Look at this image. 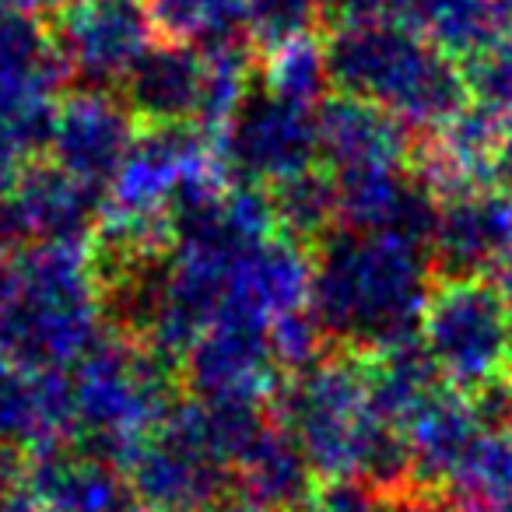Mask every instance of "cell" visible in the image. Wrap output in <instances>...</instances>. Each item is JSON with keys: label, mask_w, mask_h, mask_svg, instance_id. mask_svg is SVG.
Listing matches in <instances>:
<instances>
[{"label": "cell", "mask_w": 512, "mask_h": 512, "mask_svg": "<svg viewBox=\"0 0 512 512\" xmlns=\"http://www.w3.org/2000/svg\"><path fill=\"white\" fill-rule=\"evenodd\" d=\"M155 512H172V509H155Z\"/></svg>", "instance_id": "8d00e7d4"}, {"label": "cell", "mask_w": 512, "mask_h": 512, "mask_svg": "<svg viewBox=\"0 0 512 512\" xmlns=\"http://www.w3.org/2000/svg\"><path fill=\"white\" fill-rule=\"evenodd\" d=\"M418 341L449 390L484 397L505 383L512 362V302L491 278H442L425 302Z\"/></svg>", "instance_id": "8992f818"}, {"label": "cell", "mask_w": 512, "mask_h": 512, "mask_svg": "<svg viewBox=\"0 0 512 512\" xmlns=\"http://www.w3.org/2000/svg\"><path fill=\"white\" fill-rule=\"evenodd\" d=\"M505 393H509V411H512V362H509V372H505Z\"/></svg>", "instance_id": "d590c367"}, {"label": "cell", "mask_w": 512, "mask_h": 512, "mask_svg": "<svg viewBox=\"0 0 512 512\" xmlns=\"http://www.w3.org/2000/svg\"><path fill=\"white\" fill-rule=\"evenodd\" d=\"M491 8H495L502 36H512V0H491Z\"/></svg>", "instance_id": "d6a6232c"}, {"label": "cell", "mask_w": 512, "mask_h": 512, "mask_svg": "<svg viewBox=\"0 0 512 512\" xmlns=\"http://www.w3.org/2000/svg\"><path fill=\"white\" fill-rule=\"evenodd\" d=\"M218 165L228 183L274 186L320 165L316 109H302L253 85L235 116L214 134Z\"/></svg>", "instance_id": "52a82bcc"}, {"label": "cell", "mask_w": 512, "mask_h": 512, "mask_svg": "<svg viewBox=\"0 0 512 512\" xmlns=\"http://www.w3.org/2000/svg\"><path fill=\"white\" fill-rule=\"evenodd\" d=\"M393 4L397 0H323V29L393 18Z\"/></svg>", "instance_id": "83f0119b"}, {"label": "cell", "mask_w": 512, "mask_h": 512, "mask_svg": "<svg viewBox=\"0 0 512 512\" xmlns=\"http://www.w3.org/2000/svg\"><path fill=\"white\" fill-rule=\"evenodd\" d=\"M137 134L141 123L113 88H74L60 99L46 158L92 190L109 193Z\"/></svg>", "instance_id": "7c38bea8"}, {"label": "cell", "mask_w": 512, "mask_h": 512, "mask_svg": "<svg viewBox=\"0 0 512 512\" xmlns=\"http://www.w3.org/2000/svg\"><path fill=\"white\" fill-rule=\"evenodd\" d=\"M204 512H264V509H256V505L246 502L242 495H221L218 502H211Z\"/></svg>", "instance_id": "1f68e13d"}, {"label": "cell", "mask_w": 512, "mask_h": 512, "mask_svg": "<svg viewBox=\"0 0 512 512\" xmlns=\"http://www.w3.org/2000/svg\"><path fill=\"white\" fill-rule=\"evenodd\" d=\"M330 88L390 113L407 130H439L470 102L463 64L397 18L323 32Z\"/></svg>", "instance_id": "3957f363"}, {"label": "cell", "mask_w": 512, "mask_h": 512, "mask_svg": "<svg viewBox=\"0 0 512 512\" xmlns=\"http://www.w3.org/2000/svg\"><path fill=\"white\" fill-rule=\"evenodd\" d=\"M46 29L71 85L113 92L158 39L144 0H67Z\"/></svg>", "instance_id": "ba28073f"}, {"label": "cell", "mask_w": 512, "mask_h": 512, "mask_svg": "<svg viewBox=\"0 0 512 512\" xmlns=\"http://www.w3.org/2000/svg\"><path fill=\"white\" fill-rule=\"evenodd\" d=\"M67 379L74 404L67 442L120 470H127L137 442L169 418L183 390L179 358L109 330Z\"/></svg>", "instance_id": "5b68a950"}, {"label": "cell", "mask_w": 512, "mask_h": 512, "mask_svg": "<svg viewBox=\"0 0 512 512\" xmlns=\"http://www.w3.org/2000/svg\"><path fill=\"white\" fill-rule=\"evenodd\" d=\"M400 498L365 477H323L309 512H397Z\"/></svg>", "instance_id": "4316f807"}, {"label": "cell", "mask_w": 512, "mask_h": 512, "mask_svg": "<svg viewBox=\"0 0 512 512\" xmlns=\"http://www.w3.org/2000/svg\"><path fill=\"white\" fill-rule=\"evenodd\" d=\"M204 53L183 43H155L116 85L141 127H169V123H197L204 106Z\"/></svg>", "instance_id": "9a60e30c"}, {"label": "cell", "mask_w": 512, "mask_h": 512, "mask_svg": "<svg viewBox=\"0 0 512 512\" xmlns=\"http://www.w3.org/2000/svg\"><path fill=\"white\" fill-rule=\"evenodd\" d=\"M365 376H369L372 411L397 432H404L411 425V418L435 393L446 390V383L439 379V372H435L432 358L421 348L418 337L383 348L376 355H365Z\"/></svg>", "instance_id": "d6986e66"}, {"label": "cell", "mask_w": 512, "mask_h": 512, "mask_svg": "<svg viewBox=\"0 0 512 512\" xmlns=\"http://www.w3.org/2000/svg\"><path fill=\"white\" fill-rule=\"evenodd\" d=\"M428 256L442 278H491L512 256V193L470 186L439 197Z\"/></svg>", "instance_id": "4fadbf2b"}, {"label": "cell", "mask_w": 512, "mask_h": 512, "mask_svg": "<svg viewBox=\"0 0 512 512\" xmlns=\"http://www.w3.org/2000/svg\"><path fill=\"white\" fill-rule=\"evenodd\" d=\"M218 169L214 137L197 123L141 127L123 169L106 193V211L134 218H169L172 200L204 172Z\"/></svg>", "instance_id": "30bf717a"}, {"label": "cell", "mask_w": 512, "mask_h": 512, "mask_svg": "<svg viewBox=\"0 0 512 512\" xmlns=\"http://www.w3.org/2000/svg\"><path fill=\"white\" fill-rule=\"evenodd\" d=\"M278 425L320 477H365L393 495L411 491L407 439L372 411L365 355L323 351L288 376L278 386Z\"/></svg>", "instance_id": "7a4b0ae2"}, {"label": "cell", "mask_w": 512, "mask_h": 512, "mask_svg": "<svg viewBox=\"0 0 512 512\" xmlns=\"http://www.w3.org/2000/svg\"><path fill=\"white\" fill-rule=\"evenodd\" d=\"M15 267L18 292L0 309V358L32 376L71 372L106 337L88 246H32Z\"/></svg>", "instance_id": "277c9868"}, {"label": "cell", "mask_w": 512, "mask_h": 512, "mask_svg": "<svg viewBox=\"0 0 512 512\" xmlns=\"http://www.w3.org/2000/svg\"><path fill=\"white\" fill-rule=\"evenodd\" d=\"M470 102L512 130V36H502L463 64Z\"/></svg>", "instance_id": "484cf974"}, {"label": "cell", "mask_w": 512, "mask_h": 512, "mask_svg": "<svg viewBox=\"0 0 512 512\" xmlns=\"http://www.w3.org/2000/svg\"><path fill=\"white\" fill-rule=\"evenodd\" d=\"M29 488L43 512H148L127 470L81 453L67 439L29 456Z\"/></svg>", "instance_id": "5bb4252c"}, {"label": "cell", "mask_w": 512, "mask_h": 512, "mask_svg": "<svg viewBox=\"0 0 512 512\" xmlns=\"http://www.w3.org/2000/svg\"><path fill=\"white\" fill-rule=\"evenodd\" d=\"M144 4L158 39L165 43H183L200 53L253 43L246 0H144Z\"/></svg>", "instance_id": "7402d4cb"}, {"label": "cell", "mask_w": 512, "mask_h": 512, "mask_svg": "<svg viewBox=\"0 0 512 512\" xmlns=\"http://www.w3.org/2000/svg\"><path fill=\"white\" fill-rule=\"evenodd\" d=\"M491 281H495V285L502 288V295H505V299L512 302V256H509V260H505L502 267H498L495 274H491Z\"/></svg>", "instance_id": "836d02e7"}, {"label": "cell", "mask_w": 512, "mask_h": 512, "mask_svg": "<svg viewBox=\"0 0 512 512\" xmlns=\"http://www.w3.org/2000/svg\"><path fill=\"white\" fill-rule=\"evenodd\" d=\"M183 386L204 400H253L264 404L285 383L271 330L242 316H218L179 358Z\"/></svg>", "instance_id": "8fae6325"}, {"label": "cell", "mask_w": 512, "mask_h": 512, "mask_svg": "<svg viewBox=\"0 0 512 512\" xmlns=\"http://www.w3.org/2000/svg\"><path fill=\"white\" fill-rule=\"evenodd\" d=\"M442 495L453 512H512V425L484 428Z\"/></svg>", "instance_id": "44dd1931"}, {"label": "cell", "mask_w": 512, "mask_h": 512, "mask_svg": "<svg viewBox=\"0 0 512 512\" xmlns=\"http://www.w3.org/2000/svg\"><path fill=\"white\" fill-rule=\"evenodd\" d=\"M320 162L327 172L386 169L411 162V130L369 102L330 95L316 109Z\"/></svg>", "instance_id": "e0dca14e"}, {"label": "cell", "mask_w": 512, "mask_h": 512, "mask_svg": "<svg viewBox=\"0 0 512 512\" xmlns=\"http://www.w3.org/2000/svg\"><path fill=\"white\" fill-rule=\"evenodd\" d=\"M4 11H29V15H36V4L32 0H0V15Z\"/></svg>", "instance_id": "e575fe53"}, {"label": "cell", "mask_w": 512, "mask_h": 512, "mask_svg": "<svg viewBox=\"0 0 512 512\" xmlns=\"http://www.w3.org/2000/svg\"><path fill=\"white\" fill-rule=\"evenodd\" d=\"M25 165H29V158L18 151V144L11 141L8 134H4V127H0V193L15 183L18 172H22Z\"/></svg>", "instance_id": "f1b7e54d"}, {"label": "cell", "mask_w": 512, "mask_h": 512, "mask_svg": "<svg viewBox=\"0 0 512 512\" xmlns=\"http://www.w3.org/2000/svg\"><path fill=\"white\" fill-rule=\"evenodd\" d=\"M0 512H43L39 498L32 495V488H29V477L18 484H8V488H0Z\"/></svg>", "instance_id": "f546056e"}, {"label": "cell", "mask_w": 512, "mask_h": 512, "mask_svg": "<svg viewBox=\"0 0 512 512\" xmlns=\"http://www.w3.org/2000/svg\"><path fill=\"white\" fill-rule=\"evenodd\" d=\"M393 18L456 64H467L502 39L491 0H397Z\"/></svg>", "instance_id": "ffe728a7"}, {"label": "cell", "mask_w": 512, "mask_h": 512, "mask_svg": "<svg viewBox=\"0 0 512 512\" xmlns=\"http://www.w3.org/2000/svg\"><path fill=\"white\" fill-rule=\"evenodd\" d=\"M256 85L264 92L278 95V99L292 102L302 109H320L330 99V74H327V50H323V36L309 32V36L288 39V43L274 46V50L260 53L256 64Z\"/></svg>", "instance_id": "cb8c5ba5"}, {"label": "cell", "mask_w": 512, "mask_h": 512, "mask_svg": "<svg viewBox=\"0 0 512 512\" xmlns=\"http://www.w3.org/2000/svg\"><path fill=\"white\" fill-rule=\"evenodd\" d=\"M235 495L264 512H302L316 491V470L281 425H267L235 460Z\"/></svg>", "instance_id": "ac0fdd59"}, {"label": "cell", "mask_w": 512, "mask_h": 512, "mask_svg": "<svg viewBox=\"0 0 512 512\" xmlns=\"http://www.w3.org/2000/svg\"><path fill=\"white\" fill-rule=\"evenodd\" d=\"M36 85H71V74L53 50L50 29L29 11L0 15V99Z\"/></svg>", "instance_id": "603a6c76"}, {"label": "cell", "mask_w": 512, "mask_h": 512, "mask_svg": "<svg viewBox=\"0 0 512 512\" xmlns=\"http://www.w3.org/2000/svg\"><path fill=\"white\" fill-rule=\"evenodd\" d=\"M18 292V267H15V256L0 253V309L8 306Z\"/></svg>", "instance_id": "4dcf8cb0"}, {"label": "cell", "mask_w": 512, "mask_h": 512, "mask_svg": "<svg viewBox=\"0 0 512 512\" xmlns=\"http://www.w3.org/2000/svg\"><path fill=\"white\" fill-rule=\"evenodd\" d=\"M488 414L477 397L456 390H439L404 428L407 453H411V491L442 495L453 481L463 456L474 449L488 428Z\"/></svg>", "instance_id": "2e32d148"}, {"label": "cell", "mask_w": 512, "mask_h": 512, "mask_svg": "<svg viewBox=\"0 0 512 512\" xmlns=\"http://www.w3.org/2000/svg\"><path fill=\"white\" fill-rule=\"evenodd\" d=\"M271 207L278 218V232L295 239L299 246H320L334 228H341V214H337V186L327 169H309L302 176L288 179V183L274 186Z\"/></svg>", "instance_id": "d4e9b609"}, {"label": "cell", "mask_w": 512, "mask_h": 512, "mask_svg": "<svg viewBox=\"0 0 512 512\" xmlns=\"http://www.w3.org/2000/svg\"><path fill=\"white\" fill-rule=\"evenodd\" d=\"M432 256L397 235L334 228L313 249V309L323 337L376 355L418 337L432 295Z\"/></svg>", "instance_id": "6da1fadb"}, {"label": "cell", "mask_w": 512, "mask_h": 512, "mask_svg": "<svg viewBox=\"0 0 512 512\" xmlns=\"http://www.w3.org/2000/svg\"><path fill=\"white\" fill-rule=\"evenodd\" d=\"M127 477L148 512H204L225 495L232 470L207 449L179 400L169 418L137 442L127 463Z\"/></svg>", "instance_id": "9c48e42d"}]
</instances>
